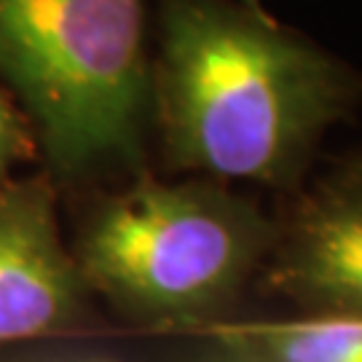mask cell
Here are the masks:
<instances>
[{"instance_id": "obj_1", "label": "cell", "mask_w": 362, "mask_h": 362, "mask_svg": "<svg viewBox=\"0 0 362 362\" xmlns=\"http://www.w3.org/2000/svg\"><path fill=\"white\" fill-rule=\"evenodd\" d=\"M357 78L258 0H156L151 134L169 175L293 194Z\"/></svg>"}, {"instance_id": "obj_2", "label": "cell", "mask_w": 362, "mask_h": 362, "mask_svg": "<svg viewBox=\"0 0 362 362\" xmlns=\"http://www.w3.org/2000/svg\"><path fill=\"white\" fill-rule=\"evenodd\" d=\"M73 196L67 247L91 296L148 333L236 320L272 247L274 218L226 182L145 169Z\"/></svg>"}, {"instance_id": "obj_3", "label": "cell", "mask_w": 362, "mask_h": 362, "mask_svg": "<svg viewBox=\"0 0 362 362\" xmlns=\"http://www.w3.org/2000/svg\"><path fill=\"white\" fill-rule=\"evenodd\" d=\"M0 83L57 191L148 169V0H0Z\"/></svg>"}, {"instance_id": "obj_4", "label": "cell", "mask_w": 362, "mask_h": 362, "mask_svg": "<svg viewBox=\"0 0 362 362\" xmlns=\"http://www.w3.org/2000/svg\"><path fill=\"white\" fill-rule=\"evenodd\" d=\"M287 196L252 290L300 317L362 320L360 161L346 158Z\"/></svg>"}, {"instance_id": "obj_5", "label": "cell", "mask_w": 362, "mask_h": 362, "mask_svg": "<svg viewBox=\"0 0 362 362\" xmlns=\"http://www.w3.org/2000/svg\"><path fill=\"white\" fill-rule=\"evenodd\" d=\"M57 196L43 172L0 191V349L89 336L103 325L59 226Z\"/></svg>"}, {"instance_id": "obj_6", "label": "cell", "mask_w": 362, "mask_h": 362, "mask_svg": "<svg viewBox=\"0 0 362 362\" xmlns=\"http://www.w3.org/2000/svg\"><path fill=\"white\" fill-rule=\"evenodd\" d=\"M191 338L182 362H362V320H228Z\"/></svg>"}, {"instance_id": "obj_7", "label": "cell", "mask_w": 362, "mask_h": 362, "mask_svg": "<svg viewBox=\"0 0 362 362\" xmlns=\"http://www.w3.org/2000/svg\"><path fill=\"white\" fill-rule=\"evenodd\" d=\"M38 161L35 134L22 107L0 83V191L16 177V169Z\"/></svg>"}, {"instance_id": "obj_8", "label": "cell", "mask_w": 362, "mask_h": 362, "mask_svg": "<svg viewBox=\"0 0 362 362\" xmlns=\"http://www.w3.org/2000/svg\"><path fill=\"white\" fill-rule=\"evenodd\" d=\"M8 362V360H6ZM11 362H124L113 351L103 349H65V351H43V354H25Z\"/></svg>"}]
</instances>
